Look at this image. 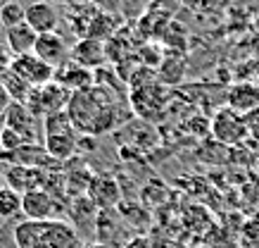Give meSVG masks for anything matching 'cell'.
<instances>
[{
  "mask_svg": "<svg viewBox=\"0 0 259 248\" xmlns=\"http://www.w3.org/2000/svg\"><path fill=\"white\" fill-rule=\"evenodd\" d=\"M17 248H81V234L69 220H22L12 229Z\"/></svg>",
  "mask_w": 259,
  "mask_h": 248,
  "instance_id": "cell-2",
  "label": "cell"
},
{
  "mask_svg": "<svg viewBox=\"0 0 259 248\" xmlns=\"http://www.w3.org/2000/svg\"><path fill=\"white\" fill-rule=\"evenodd\" d=\"M250 138L247 134V124L245 117L233 112L231 108H219L212 117V141H217L219 146L233 148V146H243Z\"/></svg>",
  "mask_w": 259,
  "mask_h": 248,
  "instance_id": "cell-4",
  "label": "cell"
},
{
  "mask_svg": "<svg viewBox=\"0 0 259 248\" xmlns=\"http://www.w3.org/2000/svg\"><path fill=\"white\" fill-rule=\"evenodd\" d=\"M69 60L81 64V67H86V69H91V72H98L102 64H105V60H107V46L98 39L83 36L81 41H76L71 46Z\"/></svg>",
  "mask_w": 259,
  "mask_h": 248,
  "instance_id": "cell-11",
  "label": "cell"
},
{
  "mask_svg": "<svg viewBox=\"0 0 259 248\" xmlns=\"http://www.w3.org/2000/svg\"><path fill=\"white\" fill-rule=\"evenodd\" d=\"M62 88H67L71 96L74 93H83V91H88V88L95 86V72H91V69H86V67H81V64L76 62H64L60 69H55V79Z\"/></svg>",
  "mask_w": 259,
  "mask_h": 248,
  "instance_id": "cell-13",
  "label": "cell"
},
{
  "mask_svg": "<svg viewBox=\"0 0 259 248\" xmlns=\"http://www.w3.org/2000/svg\"><path fill=\"white\" fill-rule=\"evenodd\" d=\"M3 186H5V179H3V174H0V189H3Z\"/></svg>",
  "mask_w": 259,
  "mask_h": 248,
  "instance_id": "cell-29",
  "label": "cell"
},
{
  "mask_svg": "<svg viewBox=\"0 0 259 248\" xmlns=\"http://www.w3.org/2000/svg\"><path fill=\"white\" fill-rule=\"evenodd\" d=\"M33 53L46 64H50L53 69H60L64 62H69L71 48L67 46V41H64L60 33L53 31V33H38V41H36Z\"/></svg>",
  "mask_w": 259,
  "mask_h": 248,
  "instance_id": "cell-10",
  "label": "cell"
},
{
  "mask_svg": "<svg viewBox=\"0 0 259 248\" xmlns=\"http://www.w3.org/2000/svg\"><path fill=\"white\" fill-rule=\"evenodd\" d=\"M88 248H107V246H102V243H93V246H88Z\"/></svg>",
  "mask_w": 259,
  "mask_h": 248,
  "instance_id": "cell-28",
  "label": "cell"
},
{
  "mask_svg": "<svg viewBox=\"0 0 259 248\" xmlns=\"http://www.w3.org/2000/svg\"><path fill=\"white\" fill-rule=\"evenodd\" d=\"M245 124H247V134H250V138L259 141V108L257 110H252L250 115H245Z\"/></svg>",
  "mask_w": 259,
  "mask_h": 248,
  "instance_id": "cell-24",
  "label": "cell"
},
{
  "mask_svg": "<svg viewBox=\"0 0 259 248\" xmlns=\"http://www.w3.org/2000/svg\"><path fill=\"white\" fill-rule=\"evenodd\" d=\"M26 22V8H22L17 0H10L8 5L0 8V24H3V31L5 29H12V26H19Z\"/></svg>",
  "mask_w": 259,
  "mask_h": 248,
  "instance_id": "cell-21",
  "label": "cell"
},
{
  "mask_svg": "<svg viewBox=\"0 0 259 248\" xmlns=\"http://www.w3.org/2000/svg\"><path fill=\"white\" fill-rule=\"evenodd\" d=\"M0 29H3V24H0Z\"/></svg>",
  "mask_w": 259,
  "mask_h": 248,
  "instance_id": "cell-30",
  "label": "cell"
},
{
  "mask_svg": "<svg viewBox=\"0 0 259 248\" xmlns=\"http://www.w3.org/2000/svg\"><path fill=\"white\" fill-rule=\"evenodd\" d=\"M124 248H148V241H143V239H134V241H128Z\"/></svg>",
  "mask_w": 259,
  "mask_h": 248,
  "instance_id": "cell-27",
  "label": "cell"
},
{
  "mask_svg": "<svg viewBox=\"0 0 259 248\" xmlns=\"http://www.w3.org/2000/svg\"><path fill=\"white\" fill-rule=\"evenodd\" d=\"M188 10H193L195 15H212L219 10L221 0H181Z\"/></svg>",
  "mask_w": 259,
  "mask_h": 248,
  "instance_id": "cell-23",
  "label": "cell"
},
{
  "mask_svg": "<svg viewBox=\"0 0 259 248\" xmlns=\"http://www.w3.org/2000/svg\"><path fill=\"white\" fill-rule=\"evenodd\" d=\"M0 84H3V88L8 91V96L12 103H24L26 96H29V91H31V86H29L22 77H17L10 67L0 72Z\"/></svg>",
  "mask_w": 259,
  "mask_h": 248,
  "instance_id": "cell-19",
  "label": "cell"
},
{
  "mask_svg": "<svg viewBox=\"0 0 259 248\" xmlns=\"http://www.w3.org/2000/svg\"><path fill=\"white\" fill-rule=\"evenodd\" d=\"M3 179H5V186H10L12 191L17 193H29V191H36L43 186V179H46V172L43 169H36V167H26V165H8L5 172H3Z\"/></svg>",
  "mask_w": 259,
  "mask_h": 248,
  "instance_id": "cell-12",
  "label": "cell"
},
{
  "mask_svg": "<svg viewBox=\"0 0 259 248\" xmlns=\"http://www.w3.org/2000/svg\"><path fill=\"white\" fill-rule=\"evenodd\" d=\"M67 215H69V224L76 229V232H88L95 234V222H98V215L100 210L93 205V200L88 198L86 193L83 196H74V198L67 203Z\"/></svg>",
  "mask_w": 259,
  "mask_h": 248,
  "instance_id": "cell-14",
  "label": "cell"
},
{
  "mask_svg": "<svg viewBox=\"0 0 259 248\" xmlns=\"http://www.w3.org/2000/svg\"><path fill=\"white\" fill-rule=\"evenodd\" d=\"M22 215V193L12 191L10 186L0 189V220H15Z\"/></svg>",
  "mask_w": 259,
  "mask_h": 248,
  "instance_id": "cell-20",
  "label": "cell"
},
{
  "mask_svg": "<svg viewBox=\"0 0 259 248\" xmlns=\"http://www.w3.org/2000/svg\"><path fill=\"white\" fill-rule=\"evenodd\" d=\"M10 69H12L17 77H22L31 88L46 86V84H50V81L55 79V69H53L50 64L43 62L36 53H26V55L12 57Z\"/></svg>",
  "mask_w": 259,
  "mask_h": 248,
  "instance_id": "cell-8",
  "label": "cell"
},
{
  "mask_svg": "<svg viewBox=\"0 0 259 248\" xmlns=\"http://www.w3.org/2000/svg\"><path fill=\"white\" fill-rule=\"evenodd\" d=\"M240 248H259V217H250L238 229Z\"/></svg>",
  "mask_w": 259,
  "mask_h": 248,
  "instance_id": "cell-22",
  "label": "cell"
},
{
  "mask_svg": "<svg viewBox=\"0 0 259 248\" xmlns=\"http://www.w3.org/2000/svg\"><path fill=\"white\" fill-rule=\"evenodd\" d=\"M79 131H67V134H50L43 136V148L50 153V158H55L57 162L71 160L76 151H79Z\"/></svg>",
  "mask_w": 259,
  "mask_h": 248,
  "instance_id": "cell-17",
  "label": "cell"
},
{
  "mask_svg": "<svg viewBox=\"0 0 259 248\" xmlns=\"http://www.w3.org/2000/svg\"><path fill=\"white\" fill-rule=\"evenodd\" d=\"M62 212H67V203L55 196H50L43 189L29 191L22 196V215L24 220H62Z\"/></svg>",
  "mask_w": 259,
  "mask_h": 248,
  "instance_id": "cell-6",
  "label": "cell"
},
{
  "mask_svg": "<svg viewBox=\"0 0 259 248\" xmlns=\"http://www.w3.org/2000/svg\"><path fill=\"white\" fill-rule=\"evenodd\" d=\"M131 110L143 117V120H157L164 112L166 105V88L155 79V74H150L148 79H131Z\"/></svg>",
  "mask_w": 259,
  "mask_h": 248,
  "instance_id": "cell-3",
  "label": "cell"
},
{
  "mask_svg": "<svg viewBox=\"0 0 259 248\" xmlns=\"http://www.w3.org/2000/svg\"><path fill=\"white\" fill-rule=\"evenodd\" d=\"M10 55H12V53L8 50V46H3V43H0V72L10 67V62H12V57Z\"/></svg>",
  "mask_w": 259,
  "mask_h": 248,
  "instance_id": "cell-25",
  "label": "cell"
},
{
  "mask_svg": "<svg viewBox=\"0 0 259 248\" xmlns=\"http://www.w3.org/2000/svg\"><path fill=\"white\" fill-rule=\"evenodd\" d=\"M26 24L36 33H53L57 31L60 15L55 5H50L48 0H36L31 5H26Z\"/></svg>",
  "mask_w": 259,
  "mask_h": 248,
  "instance_id": "cell-16",
  "label": "cell"
},
{
  "mask_svg": "<svg viewBox=\"0 0 259 248\" xmlns=\"http://www.w3.org/2000/svg\"><path fill=\"white\" fill-rule=\"evenodd\" d=\"M69 120L79 134L86 136H100L121 124L124 105L119 103L117 93L110 86L95 84L83 93H74L67 105Z\"/></svg>",
  "mask_w": 259,
  "mask_h": 248,
  "instance_id": "cell-1",
  "label": "cell"
},
{
  "mask_svg": "<svg viewBox=\"0 0 259 248\" xmlns=\"http://www.w3.org/2000/svg\"><path fill=\"white\" fill-rule=\"evenodd\" d=\"M36 41H38V33L33 31L26 22L19 26H12V29H5V46H8V50L12 53V57L33 53Z\"/></svg>",
  "mask_w": 259,
  "mask_h": 248,
  "instance_id": "cell-18",
  "label": "cell"
},
{
  "mask_svg": "<svg viewBox=\"0 0 259 248\" xmlns=\"http://www.w3.org/2000/svg\"><path fill=\"white\" fill-rule=\"evenodd\" d=\"M3 127H8L10 131H15L26 141V144H36V117H33L29 108L24 103H10L3 112Z\"/></svg>",
  "mask_w": 259,
  "mask_h": 248,
  "instance_id": "cell-9",
  "label": "cell"
},
{
  "mask_svg": "<svg viewBox=\"0 0 259 248\" xmlns=\"http://www.w3.org/2000/svg\"><path fill=\"white\" fill-rule=\"evenodd\" d=\"M86 196L93 200V205L98 210H114L121 205V184L114 174L98 172L88 184Z\"/></svg>",
  "mask_w": 259,
  "mask_h": 248,
  "instance_id": "cell-7",
  "label": "cell"
},
{
  "mask_svg": "<svg viewBox=\"0 0 259 248\" xmlns=\"http://www.w3.org/2000/svg\"><path fill=\"white\" fill-rule=\"evenodd\" d=\"M10 103H12V100H10L8 91H5V88H3V84H0V112H5V108H8Z\"/></svg>",
  "mask_w": 259,
  "mask_h": 248,
  "instance_id": "cell-26",
  "label": "cell"
},
{
  "mask_svg": "<svg viewBox=\"0 0 259 248\" xmlns=\"http://www.w3.org/2000/svg\"><path fill=\"white\" fill-rule=\"evenodd\" d=\"M71 100V93L67 88H62L57 81H50L46 86L31 88L29 96L24 100V105L29 108L33 117H48V115H55V112L67 110V105Z\"/></svg>",
  "mask_w": 259,
  "mask_h": 248,
  "instance_id": "cell-5",
  "label": "cell"
},
{
  "mask_svg": "<svg viewBox=\"0 0 259 248\" xmlns=\"http://www.w3.org/2000/svg\"><path fill=\"white\" fill-rule=\"evenodd\" d=\"M226 108H231L238 115H250L259 108V86L252 81H238L228 88L226 93Z\"/></svg>",
  "mask_w": 259,
  "mask_h": 248,
  "instance_id": "cell-15",
  "label": "cell"
}]
</instances>
